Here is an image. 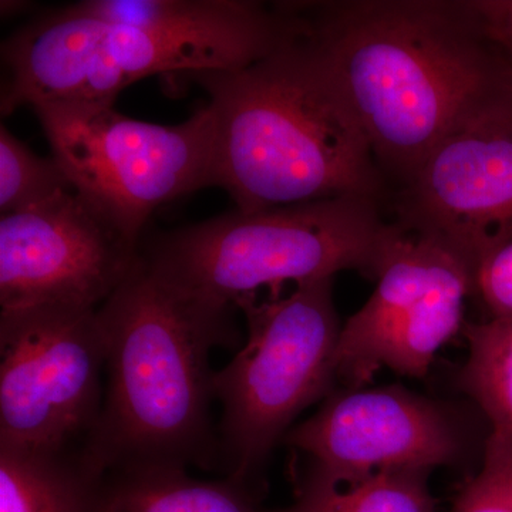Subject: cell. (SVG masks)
I'll return each mask as SVG.
<instances>
[{
  "label": "cell",
  "mask_w": 512,
  "mask_h": 512,
  "mask_svg": "<svg viewBox=\"0 0 512 512\" xmlns=\"http://www.w3.org/2000/svg\"><path fill=\"white\" fill-rule=\"evenodd\" d=\"M97 309L0 311V447L89 453L104 402Z\"/></svg>",
  "instance_id": "8"
},
{
  "label": "cell",
  "mask_w": 512,
  "mask_h": 512,
  "mask_svg": "<svg viewBox=\"0 0 512 512\" xmlns=\"http://www.w3.org/2000/svg\"><path fill=\"white\" fill-rule=\"evenodd\" d=\"M430 471H386L345 487L303 480L289 507L266 512H436Z\"/></svg>",
  "instance_id": "16"
},
{
  "label": "cell",
  "mask_w": 512,
  "mask_h": 512,
  "mask_svg": "<svg viewBox=\"0 0 512 512\" xmlns=\"http://www.w3.org/2000/svg\"><path fill=\"white\" fill-rule=\"evenodd\" d=\"M448 512H512V436L490 429L481 466L458 491Z\"/></svg>",
  "instance_id": "19"
},
{
  "label": "cell",
  "mask_w": 512,
  "mask_h": 512,
  "mask_svg": "<svg viewBox=\"0 0 512 512\" xmlns=\"http://www.w3.org/2000/svg\"><path fill=\"white\" fill-rule=\"evenodd\" d=\"M140 247L76 188L0 217V308L99 309L133 271Z\"/></svg>",
  "instance_id": "11"
},
{
  "label": "cell",
  "mask_w": 512,
  "mask_h": 512,
  "mask_svg": "<svg viewBox=\"0 0 512 512\" xmlns=\"http://www.w3.org/2000/svg\"><path fill=\"white\" fill-rule=\"evenodd\" d=\"M376 281L375 292L340 330V389H362L382 369L426 376L439 350L466 325L474 269L439 239L400 227Z\"/></svg>",
  "instance_id": "9"
},
{
  "label": "cell",
  "mask_w": 512,
  "mask_h": 512,
  "mask_svg": "<svg viewBox=\"0 0 512 512\" xmlns=\"http://www.w3.org/2000/svg\"><path fill=\"white\" fill-rule=\"evenodd\" d=\"M466 363L458 384L473 399L490 423V429L512 436V319L490 318L467 323Z\"/></svg>",
  "instance_id": "17"
},
{
  "label": "cell",
  "mask_w": 512,
  "mask_h": 512,
  "mask_svg": "<svg viewBox=\"0 0 512 512\" xmlns=\"http://www.w3.org/2000/svg\"><path fill=\"white\" fill-rule=\"evenodd\" d=\"M400 227L377 200L356 195L245 212L235 210L161 235L140 254L178 289L238 311L261 289L302 285L356 271L377 279Z\"/></svg>",
  "instance_id": "4"
},
{
  "label": "cell",
  "mask_w": 512,
  "mask_h": 512,
  "mask_svg": "<svg viewBox=\"0 0 512 512\" xmlns=\"http://www.w3.org/2000/svg\"><path fill=\"white\" fill-rule=\"evenodd\" d=\"M282 3L235 28L161 32L86 15L69 6L3 42V116L45 103L114 104L128 86L165 73L238 70L271 55L292 28Z\"/></svg>",
  "instance_id": "5"
},
{
  "label": "cell",
  "mask_w": 512,
  "mask_h": 512,
  "mask_svg": "<svg viewBox=\"0 0 512 512\" xmlns=\"http://www.w3.org/2000/svg\"><path fill=\"white\" fill-rule=\"evenodd\" d=\"M103 512H266L256 491L231 478L205 481L187 470L107 474Z\"/></svg>",
  "instance_id": "14"
},
{
  "label": "cell",
  "mask_w": 512,
  "mask_h": 512,
  "mask_svg": "<svg viewBox=\"0 0 512 512\" xmlns=\"http://www.w3.org/2000/svg\"><path fill=\"white\" fill-rule=\"evenodd\" d=\"M397 224L474 269L512 238V97L450 134L403 183Z\"/></svg>",
  "instance_id": "12"
},
{
  "label": "cell",
  "mask_w": 512,
  "mask_h": 512,
  "mask_svg": "<svg viewBox=\"0 0 512 512\" xmlns=\"http://www.w3.org/2000/svg\"><path fill=\"white\" fill-rule=\"evenodd\" d=\"M106 473L89 453L0 447V512H103Z\"/></svg>",
  "instance_id": "13"
},
{
  "label": "cell",
  "mask_w": 512,
  "mask_h": 512,
  "mask_svg": "<svg viewBox=\"0 0 512 512\" xmlns=\"http://www.w3.org/2000/svg\"><path fill=\"white\" fill-rule=\"evenodd\" d=\"M235 312L181 291L140 254L97 309L106 386L89 454L104 473L218 464L210 356L241 342Z\"/></svg>",
  "instance_id": "2"
},
{
  "label": "cell",
  "mask_w": 512,
  "mask_h": 512,
  "mask_svg": "<svg viewBox=\"0 0 512 512\" xmlns=\"http://www.w3.org/2000/svg\"><path fill=\"white\" fill-rule=\"evenodd\" d=\"M474 292L490 309L491 318L512 319V238L495 247L477 266Z\"/></svg>",
  "instance_id": "20"
},
{
  "label": "cell",
  "mask_w": 512,
  "mask_h": 512,
  "mask_svg": "<svg viewBox=\"0 0 512 512\" xmlns=\"http://www.w3.org/2000/svg\"><path fill=\"white\" fill-rule=\"evenodd\" d=\"M488 35L512 70V0H474Z\"/></svg>",
  "instance_id": "21"
},
{
  "label": "cell",
  "mask_w": 512,
  "mask_h": 512,
  "mask_svg": "<svg viewBox=\"0 0 512 512\" xmlns=\"http://www.w3.org/2000/svg\"><path fill=\"white\" fill-rule=\"evenodd\" d=\"M311 458L305 480L345 487L386 471L463 463L470 430L450 404L402 386L338 389L285 437Z\"/></svg>",
  "instance_id": "10"
},
{
  "label": "cell",
  "mask_w": 512,
  "mask_h": 512,
  "mask_svg": "<svg viewBox=\"0 0 512 512\" xmlns=\"http://www.w3.org/2000/svg\"><path fill=\"white\" fill-rule=\"evenodd\" d=\"M55 157H39L5 126L0 127V215L13 214L72 190Z\"/></svg>",
  "instance_id": "18"
},
{
  "label": "cell",
  "mask_w": 512,
  "mask_h": 512,
  "mask_svg": "<svg viewBox=\"0 0 512 512\" xmlns=\"http://www.w3.org/2000/svg\"><path fill=\"white\" fill-rule=\"evenodd\" d=\"M365 131L406 181L431 151L512 97V70L474 0L292 2Z\"/></svg>",
  "instance_id": "1"
},
{
  "label": "cell",
  "mask_w": 512,
  "mask_h": 512,
  "mask_svg": "<svg viewBox=\"0 0 512 512\" xmlns=\"http://www.w3.org/2000/svg\"><path fill=\"white\" fill-rule=\"evenodd\" d=\"M113 106L45 103L32 109L73 187L141 242L157 208L214 187V120L204 106L177 126H161Z\"/></svg>",
  "instance_id": "7"
},
{
  "label": "cell",
  "mask_w": 512,
  "mask_h": 512,
  "mask_svg": "<svg viewBox=\"0 0 512 512\" xmlns=\"http://www.w3.org/2000/svg\"><path fill=\"white\" fill-rule=\"evenodd\" d=\"M29 8L28 2H16V0H3L2 6H0V9H2V16L3 18H9V16L16 15V13L23 12V10H26Z\"/></svg>",
  "instance_id": "22"
},
{
  "label": "cell",
  "mask_w": 512,
  "mask_h": 512,
  "mask_svg": "<svg viewBox=\"0 0 512 512\" xmlns=\"http://www.w3.org/2000/svg\"><path fill=\"white\" fill-rule=\"evenodd\" d=\"M73 6L109 22L174 33L247 25L272 8L249 0H84Z\"/></svg>",
  "instance_id": "15"
},
{
  "label": "cell",
  "mask_w": 512,
  "mask_h": 512,
  "mask_svg": "<svg viewBox=\"0 0 512 512\" xmlns=\"http://www.w3.org/2000/svg\"><path fill=\"white\" fill-rule=\"evenodd\" d=\"M275 52L238 70L192 73L210 96L214 188L252 212L328 198H373L383 171L349 101L291 2Z\"/></svg>",
  "instance_id": "3"
},
{
  "label": "cell",
  "mask_w": 512,
  "mask_h": 512,
  "mask_svg": "<svg viewBox=\"0 0 512 512\" xmlns=\"http://www.w3.org/2000/svg\"><path fill=\"white\" fill-rule=\"evenodd\" d=\"M247 342L215 372L221 406L218 464L225 477L256 491L269 454L296 417L338 390L340 323L333 278L298 285L286 296L248 299Z\"/></svg>",
  "instance_id": "6"
}]
</instances>
